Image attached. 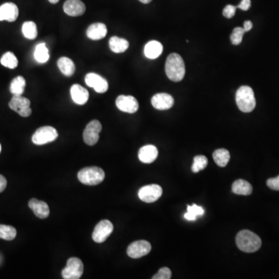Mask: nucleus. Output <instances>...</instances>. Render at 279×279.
I'll use <instances>...</instances> for the list:
<instances>
[{
	"label": "nucleus",
	"instance_id": "1",
	"mask_svg": "<svg viewBox=\"0 0 279 279\" xmlns=\"http://www.w3.org/2000/svg\"><path fill=\"white\" fill-rule=\"evenodd\" d=\"M166 72L168 78L172 82L182 81L185 74L183 59L179 54H171L166 60Z\"/></svg>",
	"mask_w": 279,
	"mask_h": 279
},
{
	"label": "nucleus",
	"instance_id": "2",
	"mask_svg": "<svg viewBox=\"0 0 279 279\" xmlns=\"http://www.w3.org/2000/svg\"><path fill=\"white\" fill-rule=\"evenodd\" d=\"M236 243L241 251L246 253L256 252L261 247V238L248 230H242L237 233Z\"/></svg>",
	"mask_w": 279,
	"mask_h": 279
},
{
	"label": "nucleus",
	"instance_id": "3",
	"mask_svg": "<svg viewBox=\"0 0 279 279\" xmlns=\"http://www.w3.org/2000/svg\"><path fill=\"white\" fill-rule=\"evenodd\" d=\"M236 103L242 112H252L256 106V99L252 89L247 86L240 87L236 93Z\"/></svg>",
	"mask_w": 279,
	"mask_h": 279
},
{
	"label": "nucleus",
	"instance_id": "4",
	"mask_svg": "<svg viewBox=\"0 0 279 279\" xmlns=\"http://www.w3.org/2000/svg\"><path fill=\"white\" fill-rule=\"evenodd\" d=\"M78 180L86 185H96L105 179V172L99 167H88L82 169L78 173Z\"/></svg>",
	"mask_w": 279,
	"mask_h": 279
},
{
	"label": "nucleus",
	"instance_id": "5",
	"mask_svg": "<svg viewBox=\"0 0 279 279\" xmlns=\"http://www.w3.org/2000/svg\"><path fill=\"white\" fill-rule=\"evenodd\" d=\"M58 137V131L55 128L51 126H45L36 130L32 137V141L36 145H44L53 142Z\"/></svg>",
	"mask_w": 279,
	"mask_h": 279
},
{
	"label": "nucleus",
	"instance_id": "6",
	"mask_svg": "<svg viewBox=\"0 0 279 279\" xmlns=\"http://www.w3.org/2000/svg\"><path fill=\"white\" fill-rule=\"evenodd\" d=\"M84 265L78 258H71L67 261L66 267L62 270V277L65 279H78L83 275Z\"/></svg>",
	"mask_w": 279,
	"mask_h": 279
},
{
	"label": "nucleus",
	"instance_id": "7",
	"mask_svg": "<svg viewBox=\"0 0 279 279\" xmlns=\"http://www.w3.org/2000/svg\"><path fill=\"white\" fill-rule=\"evenodd\" d=\"M12 110L15 111L22 117H28L31 115L30 101L22 96H14L9 103Z\"/></svg>",
	"mask_w": 279,
	"mask_h": 279
},
{
	"label": "nucleus",
	"instance_id": "8",
	"mask_svg": "<svg viewBox=\"0 0 279 279\" xmlns=\"http://www.w3.org/2000/svg\"><path fill=\"white\" fill-rule=\"evenodd\" d=\"M162 192L163 191L160 185L153 184V185H145L140 188L138 196L141 201L147 204H151L161 198Z\"/></svg>",
	"mask_w": 279,
	"mask_h": 279
},
{
	"label": "nucleus",
	"instance_id": "9",
	"mask_svg": "<svg viewBox=\"0 0 279 279\" xmlns=\"http://www.w3.org/2000/svg\"><path fill=\"white\" fill-rule=\"evenodd\" d=\"M102 131V124L99 121H92L89 123L83 132V139L88 145L93 146L98 142L99 133Z\"/></svg>",
	"mask_w": 279,
	"mask_h": 279
},
{
	"label": "nucleus",
	"instance_id": "10",
	"mask_svg": "<svg viewBox=\"0 0 279 279\" xmlns=\"http://www.w3.org/2000/svg\"><path fill=\"white\" fill-rule=\"evenodd\" d=\"M113 231V225L109 220H101L93 233V239L96 243H103Z\"/></svg>",
	"mask_w": 279,
	"mask_h": 279
},
{
	"label": "nucleus",
	"instance_id": "11",
	"mask_svg": "<svg viewBox=\"0 0 279 279\" xmlns=\"http://www.w3.org/2000/svg\"><path fill=\"white\" fill-rule=\"evenodd\" d=\"M151 251V245L147 241H137L133 242L128 248V256L131 258H140L148 255Z\"/></svg>",
	"mask_w": 279,
	"mask_h": 279
},
{
	"label": "nucleus",
	"instance_id": "12",
	"mask_svg": "<svg viewBox=\"0 0 279 279\" xmlns=\"http://www.w3.org/2000/svg\"><path fill=\"white\" fill-rule=\"evenodd\" d=\"M85 81L89 87L93 88L98 93H105L109 89L107 81L96 73H89L86 74Z\"/></svg>",
	"mask_w": 279,
	"mask_h": 279
},
{
	"label": "nucleus",
	"instance_id": "13",
	"mask_svg": "<svg viewBox=\"0 0 279 279\" xmlns=\"http://www.w3.org/2000/svg\"><path fill=\"white\" fill-rule=\"evenodd\" d=\"M116 105L118 109L122 112L128 113H134L139 109L138 101L131 96H119L116 100Z\"/></svg>",
	"mask_w": 279,
	"mask_h": 279
},
{
	"label": "nucleus",
	"instance_id": "14",
	"mask_svg": "<svg viewBox=\"0 0 279 279\" xmlns=\"http://www.w3.org/2000/svg\"><path fill=\"white\" fill-rule=\"evenodd\" d=\"M175 101L173 97L168 93H157L151 99V104L154 109L158 110H167L173 106Z\"/></svg>",
	"mask_w": 279,
	"mask_h": 279
},
{
	"label": "nucleus",
	"instance_id": "15",
	"mask_svg": "<svg viewBox=\"0 0 279 279\" xmlns=\"http://www.w3.org/2000/svg\"><path fill=\"white\" fill-rule=\"evenodd\" d=\"M64 12L70 17H79L86 12V5L81 0H67L64 4Z\"/></svg>",
	"mask_w": 279,
	"mask_h": 279
},
{
	"label": "nucleus",
	"instance_id": "16",
	"mask_svg": "<svg viewBox=\"0 0 279 279\" xmlns=\"http://www.w3.org/2000/svg\"><path fill=\"white\" fill-rule=\"evenodd\" d=\"M19 10L16 4L7 3L0 7V21L14 22L18 18Z\"/></svg>",
	"mask_w": 279,
	"mask_h": 279
},
{
	"label": "nucleus",
	"instance_id": "17",
	"mask_svg": "<svg viewBox=\"0 0 279 279\" xmlns=\"http://www.w3.org/2000/svg\"><path fill=\"white\" fill-rule=\"evenodd\" d=\"M28 206L38 218L46 219L49 216V207L45 202L40 201L36 198H32L29 201Z\"/></svg>",
	"mask_w": 279,
	"mask_h": 279
},
{
	"label": "nucleus",
	"instance_id": "18",
	"mask_svg": "<svg viewBox=\"0 0 279 279\" xmlns=\"http://www.w3.org/2000/svg\"><path fill=\"white\" fill-rule=\"evenodd\" d=\"M158 150L154 145H145L141 147L138 152V157L144 164H150L157 159Z\"/></svg>",
	"mask_w": 279,
	"mask_h": 279
},
{
	"label": "nucleus",
	"instance_id": "19",
	"mask_svg": "<svg viewBox=\"0 0 279 279\" xmlns=\"http://www.w3.org/2000/svg\"><path fill=\"white\" fill-rule=\"evenodd\" d=\"M70 92H71V99L76 104H86L89 97H90V94H89L88 90L78 84L73 85L71 87Z\"/></svg>",
	"mask_w": 279,
	"mask_h": 279
},
{
	"label": "nucleus",
	"instance_id": "20",
	"mask_svg": "<svg viewBox=\"0 0 279 279\" xmlns=\"http://www.w3.org/2000/svg\"><path fill=\"white\" fill-rule=\"evenodd\" d=\"M107 34V28L106 25L102 23H96L88 27L86 35L93 41L103 39Z\"/></svg>",
	"mask_w": 279,
	"mask_h": 279
},
{
	"label": "nucleus",
	"instance_id": "21",
	"mask_svg": "<svg viewBox=\"0 0 279 279\" xmlns=\"http://www.w3.org/2000/svg\"><path fill=\"white\" fill-rule=\"evenodd\" d=\"M163 52V45L157 41H151L144 47V55L149 59H156Z\"/></svg>",
	"mask_w": 279,
	"mask_h": 279
},
{
	"label": "nucleus",
	"instance_id": "22",
	"mask_svg": "<svg viewBox=\"0 0 279 279\" xmlns=\"http://www.w3.org/2000/svg\"><path fill=\"white\" fill-rule=\"evenodd\" d=\"M232 192L236 195H249L253 192L252 185L244 179H238L232 185Z\"/></svg>",
	"mask_w": 279,
	"mask_h": 279
},
{
	"label": "nucleus",
	"instance_id": "23",
	"mask_svg": "<svg viewBox=\"0 0 279 279\" xmlns=\"http://www.w3.org/2000/svg\"><path fill=\"white\" fill-rule=\"evenodd\" d=\"M129 42L124 38L112 36L109 40V48L114 53H124L129 48Z\"/></svg>",
	"mask_w": 279,
	"mask_h": 279
},
{
	"label": "nucleus",
	"instance_id": "24",
	"mask_svg": "<svg viewBox=\"0 0 279 279\" xmlns=\"http://www.w3.org/2000/svg\"><path fill=\"white\" fill-rule=\"evenodd\" d=\"M58 67L61 72L65 76H71L75 71V65L72 60L67 57H62L58 59Z\"/></svg>",
	"mask_w": 279,
	"mask_h": 279
},
{
	"label": "nucleus",
	"instance_id": "25",
	"mask_svg": "<svg viewBox=\"0 0 279 279\" xmlns=\"http://www.w3.org/2000/svg\"><path fill=\"white\" fill-rule=\"evenodd\" d=\"M213 160L217 166L222 168L226 167L228 162H230V152L228 151L226 149H217L213 153Z\"/></svg>",
	"mask_w": 279,
	"mask_h": 279
},
{
	"label": "nucleus",
	"instance_id": "26",
	"mask_svg": "<svg viewBox=\"0 0 279 279\" xmlns=\"http://www.w3.org/2000/svg\"><path fill=\"white\" fill-rule=\"evenodd\" d=\"M26 87V80L22 76H17L11 82L10 92L14 96H22Z\"/></svg>",
	"mask_w": 279,
	"mask_h": 279
},
{
	"label": "nucleus",
	"instance_id": "27",
	"mask_svg": "<svg viewBox=\"0 0 279 279\" xmlns=\"http://www.w3.org/2000/svg\"><path fill=\"white\" fill-rule=\"evenodd\" d=\"M50 55L48 48L45 43H41L36 45L35 48L34 58L38 63L44 64L49 60Z\"/></svg>",
	"mask_w": 279,
	"mask_h": 279
},
{
	"label": "nucleus",
	"instance_id": "28",
	"mask_svg": "<svg viewBox=\"0 0 279 279\" xmlns=\"http://www.w3.org/2000/svg\"><path fill=\"white\" fill-rule=\"evenodd\" d=\"M205 213L203 207H198L196 204L187 207V213L184 215V217L188 221H195L197 217H202Z\"/></svg>",
	"mask_w": 279,
	"mask_h": 279
},
{
	"label": "nucleus",
	"instance_id": "29",
	"mask_svg": "<svg viewBox=\"0 0 279 279\" xmlns=\"http://www.w3.org/2000/svg\"><path fill=\"white\" fill-rule=\"evenodd\" d=\"M22 32L23 36L29 40H34L37 36V28L34 22L27 21L25 22L22 27Z\"/></svg>",
	"mask_w": 279,
	"mask_h": 279
},
{
	"label": "nucleus",
	"instance_id": "30",
	"mask_svg": "<svg viewBox=\"0 0 279 279\" xmlns=\"http://www.w3.org/2000/svg\"><path fill=\"white\" fill-rule=\"evenodd\" d=\"M0 62L6 68L14 69L18 66V60L14 53L9 52L3 55Z\"/></svg>",
	"mask_w": 279,
	"mask_h": 279
},
{
	"label": "nucleus",
	"instance_id": "31",
	"mask_svg": "<svg viewBox=\"0 0 279 279\" xmlns=\"http://www.w3.org/2000/svg\"><path fill=\"white\" fill-rule=\"evenodd\" d=\"M17 236V230L14 226L0 224V238L6 241H13Z\"/></svg>",
	"mask_w": 279,
	"mask_h": 279
},
{
	"label": "nucleus",
	"instance_id": "32",
	"mask_svg": "<svg viewBox=\"0 0 279 279\" xmlns=\"http://www.w3.org/2000/svg\"><path fill=\"white\" fill-rule=\"evenodd\" d=\"M208 165V159L204 155L195 156L194 157L193 165L192 166V171L194 173L204 170Z\"/></svg>",
	"mask_w": 279,
	"mask_h": 279
},
{
	"label": "nucleus",
	"instance_id": "33",
	"mask_svg": "<svg viewBox=\"0 0 279 279\" xmlns=\"http://www.w3.org/2000/svg\"><path fill=\"white\" fill-rule=\"evenodd\" d=\"M246 33L243 27H236L233 29L232 34L230 35V41L233 45H238L243 41V36Z\"/></svg>",
	"mask_w": 279,
	"mask_h": 279
},
{
	"label": "nucleus",
	"instance_id": "34",
	"mask_svg": "<svg viewBox=\"0 0 279 279\" xmlns=\"http://www.w3.org/2000/svg\"><path fill=\"white\" fill-rule=\"evenodd\" d=\"M172 277V271L169 268H162L157 274H154L152 279H170Z\"/></svg>",
	"mask_w": 279,
	"mask_h": 279
},
{
	"label": "nucleus",
	"instance_id": "35",
	"mask_svg": "<svg viewBox=\"0 0 279 279\" xmlns=\"http://www.w3.org/2000/svg\"><path fill=\"white\" fill-rule=\"evenodd\" d=\"M236 7L234 6L227 5L223 10V17L227 19H231L236 14Z\"/></svg>",
	"mask_w": 279,
	"mask_h": 279
},
{
	"label": "nucleus",
	"instance_id": "36",
	"mask_svg": "<svg viewBox=\"0 0 279 279\" xmlns=\"http://www.w3.org/2000/svg\"><path fill=\"white\" fill-rule=\"evenodd\" d=\"M267 185H268L271 189L279 191V175L276 177V178L268 179V181H267Z\"/></svg>",
	"mask_w": 279,
	"mask_h": 279
},
{
	"label": "nucleus",
	"instance_id": "37",
	"mask_svg": "<svg viewBox=\"0 0 279 279\" xmlns=\"http://www.w3.org/2000/svg\"><path fill=\"white\" fill-rule=\"evenodd\" d=\"M251 5V0H242L241 4L237 6V8L241 9V10H244V11H247V10H249Z\"/></svg>",
	"mask_w": 279,
	"mask_h": 279
},
{
	"label": "nucleus",
	"instance_id": "38",
	"mask_svg": "<svg viewBox=\"0 0 279 279\" xmlns=\"http://www.w3.org/2000/svg\"><path fill=\"white\" fill-rule=\"evenodd\" d=\"M7 185V181L4 175H0V193L4 192Z\"/></svg>",
	"mask_w": 279,
	"mask_h": 279
},
{
	"label": "nucleus",
	"instance_id": "39",
	"mask_svg": "<svg viewBox=\"0 0 279 279\" xmlns=\"http://www.w3.org/2000/svg\"><path fill=\"white\" fill-rule=\"evenodd\" d=\"M252 27H253L252 22L250 21V20H247V21H245V23H244L243 28L245 29V30L246 32L250 31V30H251V29H252Z\"/></svg>",
	"mask_w": 279,
	"mask_h": 279
},
{
	"label": "nucleus",
	"instance_id": "40",
	"mask_svg": "<svg viewBox=\"0 0 279 279\" xmlns=\"http://www.w3.org/2000/svg\"><path fill=\"white\" fill-rule=\"evenodd\" d=\"M139 1L144 4H148L151 2L152 0H139Z\"/></svg>",
	"mask_w": 279,
	"mask_h": 279
},
{
	"label": "nucleus",
	"instance_id": "41",
	"mask_svg": "<svg viewBox=\"0 0 279 279\" xmlns=\"http://www.w3.org/2000/svg\"><path fill=\"white\" fill-rule=\"evenodd\" d=\"M48 1L52 4H56L59 2V0H48Z\"/></svg>",
	"mask_w": 279,
	"mask_h": 279
},
{
	"label": "nucleus",
	"instance_id": "42",
	"mask_svg": "<svg viewBox=\"0 0 279 279\" xmlns=\"http://www.w3.org/2000/svg\"><path fill=\"white\" fill-rule=\"evenodd\" d=\"M1 150H2V147H1V144H0V153H1Z\"/></svg>",
	"mask_w": 279,
	"mask_h": 279
}]
</instances>
